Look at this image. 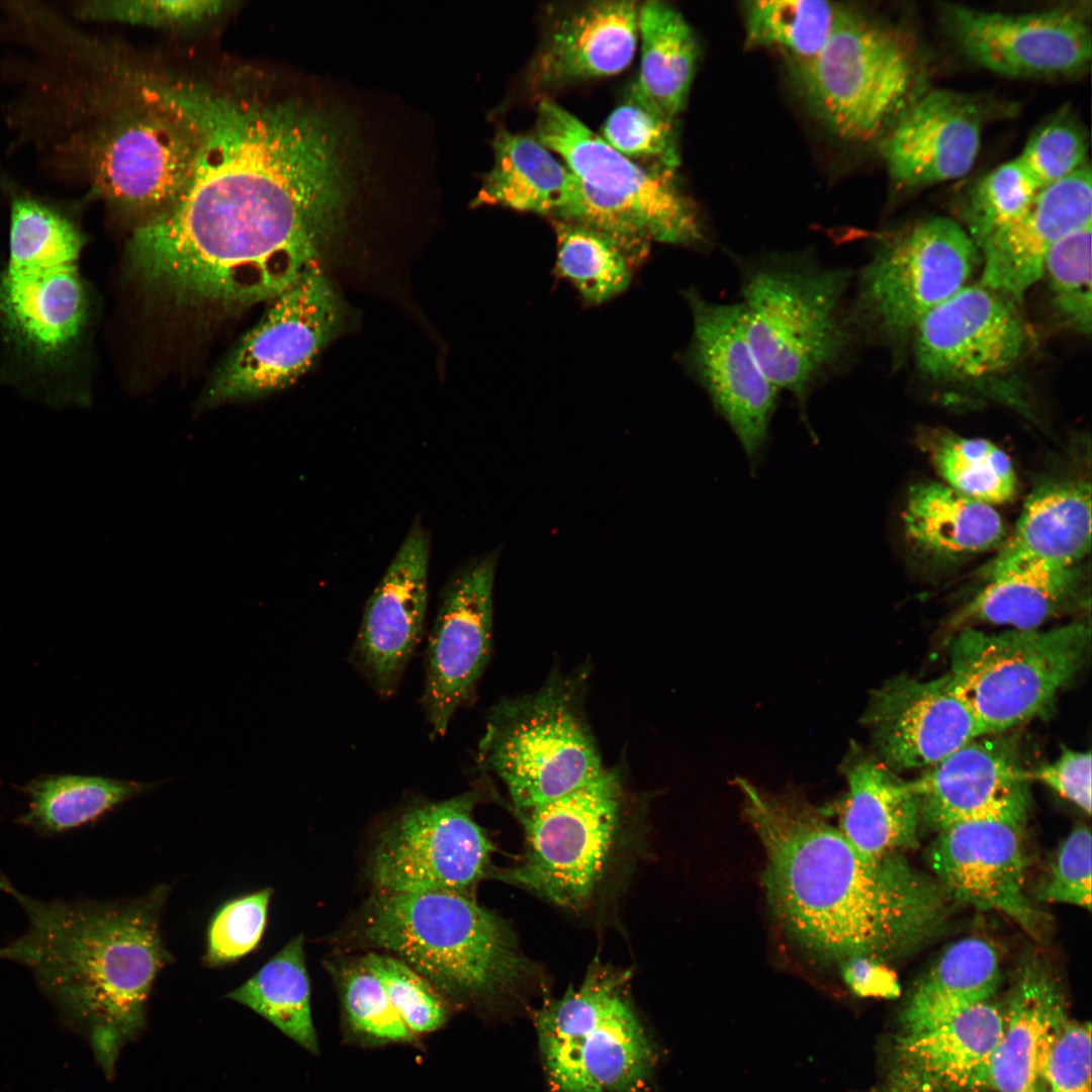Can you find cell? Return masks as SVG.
<instances>
[{"label": "cell", "mask_w": 1092, "mask_h": 1092, "mask_svg": "<svg viewBox=\"0 0 1092 1092\" xmlns=\"http://www.w3.org/2000/svg\"><path fill=\"white\" fill-rule=\"evenodd\" d=\"M1033 1092H1048V1089H1046V1087H1045L1044 1083H1043V1082H1041V1083H1040V1084H1039V1085H1038V1086H1037V1087H1036L1035 1089H1034V1091H1033Z\"/></svg>", "instance_id": "obj_54"}, {"label": "cell", "mask_w": 1092, "mask_h": 1092, "mask_svg": "<svg viewBox=\"0 0 1092 1092\" xmlns=\"http://www.w3.org/2000/svg\"><path fill=\"white\" fill-rule=\"evenodd\" d=\"M901 522L912 548L944 560L992 549L1005 533L993 506L935 481L917 482L909 488Z\"/></svg>", "instance_id": "obj_31"}, {"label": "cell", "mask_w": 1092, "mask_h": 1092, "mask_svg": "<svg viewBox=\"0 0 1092 1092\" xmlns=\"http://www.w3.org/2000/svg\"><path fill=\"white\" fill-rule=\"evenodd\" d=\"M476 793L411 808L380 834L368 863L378 892L469 895L493 845L473 818Z\"/></svg>", "instance_id": "obj_15"}, {"label": "cell", "mask_w": 1092, "mask_h": 1092, "mask_svg": "<svg viewBox=\"0 0 1092 1092\" xmlns=\"http://www.w3.org/2000/svg\"><path fill=\"white\" fill-rule=\"evenodd\" d=\"M536 133L581 180L569 205L575 222L613 237L638 258L651 242L708 246L705 226L675 170L625 157L548 98L537 106Z\"/></svg>", "instance_id": "obj_6"}, {"label": "cell", "mask_w": 1092, "mask_h": 1092, "mask_svg": "<svg viewBox=\"0 0 1092 1092\" xmlns=\"http://www.w3.org/2000/svg\"><path fill=\"white\" fill-rule=\"evenodd\" d=\"M1089 645L1082 622L998 633L968 627L951 641L948 674L985 735L1005 733L1051 707L1082 668Z\"/></svg>", "instance_id": "obj_10"}, {"label": "cell", "mask_w": 1092, "mask_h": 1092, "mask_svg": "<svg viewBox=\"0 0 1092 1092\" xmlns=\"http://www.w3.org/2000/svg\"><path fill=\"white\" fill-rule=\"evenodd\" d=\"M1053 304L1063 322L1076 332H1091V224L1058 242L1046 255Z\"/></svg>", "instance_id": "obj_43"}, {"label": "cell", "mask_w": 1092, "mask_h": 1092, "mask_svg": "<svg viewBox=\"0 0 1092 1092\" xmlns=\"http://www.w3.org/2000/svg\"><path fill=\"white\" fill-rule=\"evenodd\" d=\"M1038 190L1017 158L978 180L966 194L961 210L976 247L1022 214Z\"/></svg>", "instance_id": "obj_42"}, {"label": "cell", "mask_w": 1092, "mask_h": 1092, "mask_svg": "<svg viewBox=\"0 0 1092 1092\" xmlns=\"http://www.w3.org/2000/svg\"><path fill=\"white\" fill-rule=\"evenodd\" d=\"M0 891L28 921L21 936L0 946V959L32 972L112 1077L120 1051L144 1029L153 984L171 961L161 929L169 888L125 902H44L0 874Z\"/></svg>", "instance_id": "obj_3"}, {"label": "cell", "mask_w": 1092, "mask_h": 1092, "mask_svg": "<svg viewBox=\"0 0 1092 1092\" xmlns=\"http://www.w3.org/2000/svg\"><path fill=\"white\" fill-rule=\"evenodd\" d=\"M983 121L973 98L946 89L924 91L884 134L890 177L916 189L965 176L978 157Z\"/></svg>", "instance_id": "obj_24"}, {"label": "cell", "mask_w": 1092, "mask_h": 1092, "mask_svg": "<svg viewBox=\"0 0 1092 1092\" xmlns=\"http://www.w3.org/2000/svg\"><path fill=\"white\" fill-rule=\"evenodd\" d=\"M686 297L693 317L687 364L754 464L768 439L779 390L747 341L740 303L711 301L693 290Z\"/></svg>", "instance_id": "obj_18"}, {"label": "cell", "mask_w": 1092, "mask_h": 1092, "mask_svg": "<svg viewBox=\"0 0 1092 1092\" xmlns=\"http://www.w3.org/2000/svg\"><path fill=\"white\" fill-rule=\"evenodd\" d=\"M272 889L230 900L213 915L203 963L217 968L251 952L260 942L267 922Z\"/></svg>", "instance_id": "obj_47"}, {"label": "cell", "mask_w": 1092, "mask_h": 1092, "mask_svg": "<svg viewBox=\"0 0 1092 1092\" xmlns=\"http://www.w3.org/2000/svg\"><path fill=\"white\" fill-rule=\"evenodd\" d=\"M1088 138L1082 124L1068 111L1040 124L1017 157L1041 189L1087 164Z\"/></svg>", "instance_id": "obj_45"}, {"label": "cell", "mask_w": 1092, "mask_h": 1092, "mask_svg": "<svg viewBox=\"0 0 1092 1092\" xmlns=\"http://www.w3.org/2000/svg\"><path fill=\"white\" fill-rule=\"evenodd\" d=\"M556 268L589 303L604 302L627 288L631 279L628 250L613 237L575 222L553 218Z\"/></svg>", "instance_id": "obj_40"}, {"label": "cell", "mask_w": 1092, "mask_h": 1092, "mask_svg": "<svg viewBox=\"0 0 1092 1092\" xmlns=\"http://www.w3.org/2000/svg\"><path fill=\"white\" fill-rule=\"evenodd\" d=\"M343 1005L350 1026L376 1042H407L414 1034L404 1025L379 980L359 960L339 972Z\"/></svg>", "instance_id": "obj_46"}, {"label": "cell", "mask_w": 1092, "mask_h": 1092, "mask_svg": "<svg viewBox=\"0 0 1092 1092\" xmlns=\"http://www.w3.org/2000/svg\"><path fill=\"white\" fill-rule=\"evenodd\" d=\"M84 242L72 214L57 206L30 205L9 219L0 336L33 371H64L82 339L88 321L80 272Z\"/></svg>", "instance_id": "obj_7"}, {"label": "cell", "mask_w": 1092, "mask_h": 1092, "mask_svg": "<svg viewBox=\"0 0 1092 1092\" xmlns=\"http://www.w3.org/2000/svg\"><path fill=\"white\" fill-rule=\"evenodd\" d=\"M1042 1081L1048 1092L1091 1091L1089 1022H1065L1050 1051Z\"/></svg>", "instance_id": "obj_50"}, {"label": "cell", "mask_w": 1092, "mask_h": 1092, "mask_svg": "<svg viewBox=\"0 0 1092 1092\" xmlns=\"http://www.w3.org/2000/svg\"><path fill=\"white\" fill-rule=\"evenodd\" d=\"M735 784L764 852L772 914L809 958L837 966L853 957L886 962L942 930L949 896L901 853H861L800 794L771 793L741 778Z\"/></svg>", "instance_id": "obj_2"}, {"label": "cell", "mask_w": 1092, "mask_h": 1092, "mask_svg": "<svg viewBox=\"0 0 1092 1092\" xmlns=\"http://www.w3.org/2000/svg\"><path fill=\"white\" fill-rule=\"evenodd\" d=\"M493 165L474 205H499L551 215L564 198L571 172L536 138L499 129L492 143Z\"/></svg>", "instance_id": "obj_34"}, {"label": "cell", "mask_w": 1092, "mask_h": 1092, "mask_svg": "<svg viewBox=\"0 0 1092 1092\" xmlns=\"http://www.w3.org/2000/svg\"><path fill=\"white\" fill-rule=\"evenodd\" d=\"M621 798L619 777L604 769L581 788L520 812L525 853L518 864L490 874L556 906L583 909L607 870Z\"/></svg>", "instance_id": "obj_12"}, {"label": "cell", "mask_w": 1092, "mask_h": 1092, "mask_svg": "<svg viewBox=\"0 0 1092 1092\" xmlns=\"http://www.w3.org/2000/svg\"><path fill=\"white\" fill-rule=\"evenodd\" d=\"M641 39L639 89L674 117L686 106L699 56L696 36L678 10L649 0L638 10Z\"/></svg>", "instance_id": "obj_35"}, {"label": "cell", "mask_w": 1092, "mask_h": 1092, "mask_svg": "<svg viewBox=\"0 0 1092 1092\" xmlns=\"http://www.w3.org/2000/svg\"><path fill=\"white\" fill-rule=\"evenodd\" d=\"M1000 977L999 958L989 942L968 937L952 943L914 988L900 1015V1033L928 1029L988 1001Z\"/></svg>", "instance_id": "obj_33"}, {"label": "cell", "mask_w": 1092, "mask_h": 1092, "mask_svg": "<svg viewBox=\"0 0 1092 1092\" xmlns=\"http://www.w3.org/2000/svg\"><path fill=\"white\" fill-rule=\"evenodd\" d=\"M840 770L846 791L835 807L837 828L849 842L871 857L914 848L921 814L908 783L856 744L849 746Z\"/></svg>", "instance_id": "obj_28"}, {"label": "cell", "mask_w": 1092, "mask_h": 1092, "mask_svg": "<svg viewBox=\"0 0 1092 1092\" xmlns=\"http://www.w3.org/2000/svg\"><path fill=\"white\" fill-rule=\"evenodd\" d=\"M844 7L820 0H758L743 4L746 43L777 48L788 61L815 56L833 32Z\"/></svg>", "instance_id": "obj_39"}, {"label": "cell", "mask_w": 1092, "mask_h": 1092, "mask_svg": "<svg viewBox=\"0 0 1092 1092\" xmlns=\"http://www.w3.org/2000/svg\"><path fill=\"white\" fill-rule=\"evenodd\" d=\"M226 6L225 1L213 0L82 1L72 3L71 11L85 20L180 27L219 15Z\"/></svg>", "instance_id": "obj_48"}, {"label": "cell", "mask_w": 1092, "mask_h": 1092, "mask_svg": "<svg viewBox=\"0 0 1092 1092\" xmlns=\"http://www.w3.org/2000/svg\"><path fill=\"white\" fill-rule=\"evenodd\" d=\"M987 584L951 619L962 628L971 623L1038 629L1068 610L1084 590L1085 575L1077 567L1025 564L988 573Z\"/></svg>", "instance_id": "obj_32"}, {"label": "cell", "mask_w": 1092, "mask_h": 1092, "mask_svg": "<svg viewBox=\"0 0 1092 1092\" xmlns=\"http://www.w3.org/2000/svg\"><path fill=\"white\" fill-rule=\"evenodd\" d=\"M429 556V535L415 524L365 606L352 657L383 698L396 691L424 632Z\"/></svg>", "instance_id": "obj_22"}, {"label": "cell", "mask_w": 1092, "mask_h": 1092, "mask_svg": "<svg viewBox=\"0 0 1092 1092\" xmlns=\"http://www.w3.org/2000/svg\"><path fill=\"white\" fill-rule=\"evenodd\" d=\"M496 558L479 559L447 584L426 650L422 705L433 737L443 736L489 657Z\"/></svg>", "instance_id": "obj_20"}, {"label": "cell", "mask_w": 1092, "mask_h": 1092, "mask_svg": "<svg viewBox=\"0 0 1092 1092\" xmlns=\"http://www.w3.org/2000/svg\"><path fill=\"white\" fill-rule=\"evenodd\" d=\"M788 63L810 109L849 142L884 135L924 92V64L914 39L853 8L844 7L819 53Z\"/></svg>", "instance_id": "obj_8"}, {"label": "cell", "mask_w": 1092, "mask_h": 1092, "mask_svg": "<svg viewBox=\"0 0 1092 1092\" xmlns=\"http://www.w3.org/2000/svg\"><path fill=\"white\" fill-rule=\"evenodd\" d=\"M920 440L945 484L958 492L991 506L1014 495V467L1009 456L994 443L944 429L926 430Z\"/></svg>", "instance_id": "obj_38"}, {"label": "cell", "mask_w": 1092, "mask_h": 1092, "mask_svg": "<svg viewBox=\"0 0 1092 1092\" xmlns=\"http://www.w3.org/2000/svg\"><path fill=\"white\" fill-rule=\"evenodd\" d=\"M479 760L502 780L519 813L559 799L604 770L574 697L558 686L495 707Z\"/></svg>", "instance_id": "obj_11"}, {"label": "cell", "mask_w": 1092, "mask_h": 1092, "mask_svg": "<svg viewBox=\"0 0 1092 1092\" xmlns=\"http://www.w3.org/2000/svg\"><path fill=\"white\" fill-rule=\"evenodd\" d=\"M163 97L194 127L196 160L180 196L133 232L132 272L185 303L273 299L320 264L341 225V126L312 106L181 81Z\"/></svg>", "instance_id": "obj_1"}, {"label": "cell", "mask_w": 1092, "mask_h": 1092, "mask_svg": "<svg viewBox=\"0 0 1092 1092\" xmlns=\"http://www.w3.org/2000/svg\"><path fill=\"white\" fill-rule=\"evenodd\" d=\"M914 331L919 369L952 383L1009 370L1030 343L1015 301L982 284L964 286L929 310Z\"/></svg>", "instance_id": "obj_19"}, {"label": "cell", "mask_w": 1092, "mask_h": 1092, "mask_svg": "<svg viewBox=\"0 0 1092 1092\" xmlns=\"http://www.w3.org/2000/svg\"><path fill=\"white\" fill-rule=\"evenodd\" d=\"M1003 1026V1012L988 1001L928 1029L899 1033L891 1069L934 1092H986Z\"/></svg>", "instance_id": "obj_27"}, {"label": "cell", "mask_w": 1092, "mask_h": 1092, "mask_svg": "<svg viewBox=\"0 0 1092 1092\" xmlns=\"http://www.w3.org/2000/svg\"><path fill=\"white\" fill-rule=\"evenodd\" d=\"M1091 548V488L1082 480H1055L1026 499L1016 527L989 572L1025 565L1072 567Z\"/></svg>", "instance_id": "obj_30"}, {"label": "cell", "mask_w": 1092, "mask_h": 1092, "mask_svg": "<svg viewBox=\"0 0 1092 1092\" xmlns=\"http://www.w3.org/2000/svg\"><path fill=\"white\" fill-rule=\"evenodd\" d=\"M1029 771L1004 733L979 736L929 766L908 786L921 818L937 831L983 816L1028 814Z\"/></svg>", "instance_id": "obj_23"}, {"label": "cell", "mask_w": 1092, "mask_h": 1092, "mask_svg": "<svg viewBox=\"0 0 1092 1092\" xmlns=\"http://www.w3.org/2000/svg\"><path fill=\"white\" fill-rule=\"evenodd\" d=\"M672 116L655 105L634 82L626 98L609 115L602 139L631 160L675 170L679 165Z\"/></svg>", "instance_id": "obj_41"}, {"label": "cell", "mask_w": 1092, "mask_h": 1092, "mask_svg": "<svg viewBox=\"0 0 1092 1092\" xmlns=\"http://www.w3.org/2000/svg\"><path fill=\"white\" fill-rule=\"evenodd\" d=\"M875 1092H934L917 1081L890 1071L884 1083Z\"/></svg>", "instance_id": "obj_53"}, {"label": "cell", "mask_w": 1092, "mask_h": 1092, "mask_svg": "<svg viewBox=\"0 0 1092 1092\" xmlns=\"http://www.w3.org/2000/svg\"><path fill=\"white\" fill-rule=\"evenodd\" d=\"M638 10L635 1L604 0L559 14L529 65V88L542 93L623 71L635 53Z\"/></svg>", "instance_id": "obj_26"}, {"label": "cell", "mask_w": 1092, "mask_h": 1092, "mask_svg": "<svg viewBox=\"0 0 1092 1092\" xmlns=\"http://www.w3.org/2000/svg\"><path fill=\"white\" fill-rule=\"evenodd\" d=\"M153 785L85 776L44 778L28 786L29 808L19 822L41 833L63 832L95 820Z\"/></svg>", "instance_id": "obj_37"}, {"label": "cell", "mask_w": 1092, "mask_h": 1092, "mask_svg": "<svg viewBox=\"0 0 1092 1092\" xmlns=\"http://www.w3.org/2000/svg\"><path fill=\"white\" fill-rule=\"evenodd\" d=\"M1064 996L1036 960L1017 980L995 1049L990 1086L996 1092H1033L1041 1083L1053 1043L1067 1021Z\"/></svg>", "instance_id": "obj_29"}, {"label": "cell", "mask_w": 1092, "mask_h": 1092, "mask_svg": "<svg viewBox=\"0 0 1092 1092\" xmlns=\"http://www.w3.org/2000/svg\"><path fill=\"white\" fill-rule=\"evenodd\" d=\"M226 997L259 1013L307 1052L317 1054L301 934Z\"/></svg>", "instance_id": "obj_36"}, {"label": "cell", "mask_w": 1092, "mask_h": 1092, "mask_svg": "<svg viewBox=\"0 0 1092 1092\" xmlns=\"http://www.w3.org/2000/svg\"><path fill=\"white\" fill-rule=\"evenodd\" d=\"M342 301L320 264L272 299L213 378L205 404L259 398L281 390L311 366L340 332Z\"/></svg>", "instance_id": "obj_14"}, {"label": "cell", "mask_w": 1092, "mask_h": 1092, "mask_svg": "<svg viewBox=\"0 0 1092 1092\" xmlns=\"http://www.w3.org/2000/svg\"><path fill=\"white\" fill-rule=\"evenodd\" d=\"M1027 814L968 819L940 830L931 847L936 881L956 901L1007 915L1035 938L1043 916L1025 892Z\"/></svg>", "instance_id": "obj_16"}, {"label": "cell", "mask_w": 1092, "mask_h": 1092, "mask_svg": "<svg viewBox=\"0 0 1092 1092\" xmlns=\"http://www.w3.org/2000/svg\"><path fill=\"white\" fill-rule=\"evenodd\" d=\"M851 274L809 252L775 253L742 265L744 331L770 382L804 410L813 389L840 372L857 334L846 306Z\"/></svg>", "instance_id": "obj_4"}, {"label": "cell", "mask_w": 1092, "mask_h": 1092, "mask_svg": "<svg viewBox=\"0 0 1092 1092\" xmlns=\"http://www.w3.org/2000/svg\"><path fill=\"white\" fill-rule=\"evenodd\" d=\"M1029 778L1049 786L1090 815L1091 753L1089 751L1065 749L1054 762L1030 771Z\"/></svg>", "instance_id": "obj_51"}, {"label": "cell", "mask_w": 1092, "mask_h": 1092, "mask_svg": "<svg viewBox=\"0 0 1092 1092\" xmlns=\"http://www.w3.org/2000/svg\"><path fill=\"white\" fill-rule=\"evenodd\" d=\"M861 721L878 759L892 771L928 768L985 735L948 672L884 681L872 692Z\"/></svg>", "instance_id": "obj_21"}, {"label": "cell", "mask_w": 1092, "mask_h": 1092, "mask_svg": "<svg viewBox=\"0 0 1092 1092\" xmlns=\"http://www.w3.org/2000/svg\"><path fill=\"white\" fill-rule=\"evenodd\" d=\"M939 15L946 32L970 61L1002 76H1070L1090 65L1089 25L1068 9L1005 13L944 3Z\"/></svg>", "instance_id": "obj_17"}, {"label": "cell", "mask_w": 1092, "mask_h": 1092, "mask_svg": "<svg viewBox=\"0 0 1092 1092\" xmlns=\"http://www.w3.org/2000/svg\"><path fill=\"white\" fill-rule=\"evenodd\" d=\"M1091 167L1037 191L1016 219L994 233L981 247V284L1018 301L1043 274L1050 250L1070 234L1091 224Z\"/></svg>", "instance_id": "obj_25"}, {"label": "cell", "mask_w": 1092, "mask_h": 1092, "mask_svg": "<svg viewBox=\"0 0 1092 1092\" xmlns=\"http://www.w3.org/2000/svg\"><path fill=\"white\" fill-rule=\"evenodd\" d=\"M536 1030L555 1092H642L656 1052L622 972L592 965L583 981L545 1003Z\"/></svg>", "instance_id": "obj_9"}, {"label": "cell", "mask_w": 1092, "mask_h": 1092, "mask_svg": "<svg viewBox=\"0 0 1092 1092\" xmlns=\"http://www.w3.org/2000/svg\"><path fill=\"white\" fill-rule=\"evenodd\" d=\"M1044 902L1091 908V834L1075 828L1061 845L1050 874L1037 890Z\"/></svg>", "instance_id": "obj_49"}, {"label": "cell", "mask_w": 1092, "mask_h": 1092, "mask_svg": "<svg viewBox=\"0 0 1092 1092\" xmlns=\"http://www.w3.org/2000/svg\"><path fill=\"white\" fill-rule=\"evenodd\" d=\"M360 961L379 980L390 1004L414 1035L433 1032L445 1023V999L404 962L376 952Z\"/></svg>", "instance_id": "obj_44"}, {"label": "cell", "mask_w": 1092, "mask_h": 1092, "mask_svg": "<svg viewBox=\"0 0 1092 1092\" xmlns=\"http://www.w3.org/2000/svg\"><path fill=\"white\" fill-rule=\"evenodd\" d=\"M838 968L845 985L858 997L893 999L900 995L897 975L883 961L853 957Z\"/></svg>", "instance_id": "obj_52"}, {"label": "cell", "mask_w": 1092, "mask_h": 1092, "mask_svg": "<svg viewBox=\"0 0 1092 1092\" xmlns=\"http://www.w3.org/2000/svg\"><path fill=\"white\" fill-rule=\"evenodd\" d=\"M362 932L457 1003L494 998L535 973L509 923L469 895L378 892Z\"/></svg>", "instance_id": "obj_5"}, {"label": "cell", "mask_w": 1092, "mask_h": 1092, "mask_svg": "<svg viewBox=\"0 0 1092 1092\" xmlns=\"http://www.w3.org/2000/svg\"><path fill=\"white\" fill-rule=\"evenodd\" d=\"M977 247L954 220L933 217L884 241L862 269L851 323L881 339L899 340L965 286Z\"/></svg>", "instance_id": "obj_13"}]
</instances>
